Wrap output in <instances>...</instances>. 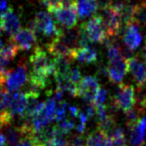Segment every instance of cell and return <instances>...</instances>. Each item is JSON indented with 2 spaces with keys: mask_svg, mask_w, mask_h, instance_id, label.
<instances>
[{
  "mask_svg": "<svg viewBox=\"0 0 146 146\" xmlns=\"http://www.w3.org/2000/svg\"><path fill=\"white\" fill-rule=\"evenodd\" d=\"M31 27L37 32L47 37H56L61 33V29L56 26L52 16L45 11H39L31 22Z\"/></svg>",
  "mask_w": 146,
  "mask_h": 146,
  "instance_id": "5",
  "label": "cell"
},
{
  "mask_svg": "<svg viewBox=\"0 0 146 146\" xmlns=\"http://www.w3.org/2000/svg\"><path fill=\"white\" fill-rule=\"evenodd\" d=\"M128 70L133 76V79L138 89H142L146 84V68L143 63L136 56H130L127 58Z\"/></svg>",
  "mask_w": 146,
  "mask_h": 146,
  "instance_id": "13",
  "label": "cell"
},
{
  "mask_svg": "<svg viewBox=\"0 0 146 146\" xmlns=\"http://www.w3.org/2000/svg\"><path fill=\"white\" fill-rule=\"evenodd\" d=\"M19 49L10 41V43L3 46L0 51V71L6 75L8 72V67L10 65L11 61L15 58V56L18 53Z\"/></svg>",
  "mask_w": 146,
  "mask_h": 146,
  "instance_id": "17",
  "label": "cell"
},
{
  "mask_svg": "<svg viewBox=\"0 0 146 146\" xmlns=\"http://www.w3.org/2000/svg\"><path fill=\"white\" fill-rule=\"evenodd\" d=\"M0 26L9 36H13L20 29V19L12 8H6L0 14Z\"/></svg>",
  "mask_w": 146,
  "mask_h": 146,
  "instance_id": "12",
  "label": "cell"
},
{
  "mask_svg": "<svg viewBox=\"0 0 146 146\" xmlns=\"http://www.w3.org/2000/svg\"><path fill=\"white\" fill-rule=\"evenodd\" d=\"M99 88L97 78L94 76H85L81 78L76 85L75 96L82 98L88 103H93Z\"/></svg>",
  "mask_w": 146,
  "mask_h": 146,
  "instance_id": "7",
  "label": "cell"
},
{
  "mask_svg": "<svg viewBox=\"0 0 146 146\" xmlns=\"http://www.w3.org/2000/svg\"><path fill=\"white\" fill-rule=\"evenodd\" d=\"M7 7V0H0V11H4Z\"/></svg>",
  "mask_w": 146,
  "mask_h": 146,
  "instance_id": "34",
  "label": "cell"
},
{
  "mask_svg": "<svg viewBox=\"0 0 146 146\" xmlns=\"http://www.w3.org/2000/svg\"><path fill=\"white\" fill-rule=\"evenodd\" d=\"M68 75H69V79L74 84H77L80 81V79H81V72H80L79 68H77V67L71 68Z\"/></svg>",
  "mask_w": 146,
  "mask_h": 146,
  "instance_id": "30",
  "label": "cell"
},
{
  "mask_svg": "<svg viewBox=\"0 0 146 146\" xmlns=\"http://www.w3.org/2000/svg\"><path fill=\"white\" fill-rule=\"evenodd\" d=\"M2 129H4V135L6 137V142L10 146H15L18 143L19 140L24 136L20 126H13L11 124H8V125L4 126Z\"/></svg>",
  "mask_w": 146,
  "mask_h": 146,
  "instance_id": "21",
  "label": "cell"
},
{
  "mask_svg": "<svg viewBox=\"0 0 146 146\" xmlns=\"http://www.w3.org/2000/svg\"><path fill=\"white\" fill-rule=\"evenodd\" d=\"M0 35H1V26H0Z\"/></svg>",
  "mask_w": 146,
  "mask_h": 146,
  "instance_id": "40",
  "label": "cell"
},
{
  "mask_svg": "<svg viewBox=\"0 0 146 146\" xmlns=\"http://www.w3.org/2000/svg\"><path fill=\"white\" fill-rule=\"evenodd\" d=\"M115 10L117 11L120 17L122 24L128 25L129 23L133 22V13H134V5L129 1H119L113 4Z\"/></svg>",
  "mask_w": 146,
  "mask_h": 146,
  "instance_id": "18",
  "label": "cell"
},
{
  "mask_svg": "<svg viewBox=\"0 0 146 146\" xmlns=\"http://www.w3.org/2000/svg\"><path fill=\"white\" fill-rule=\"evenodd\" d=\"M4 82H5V75L1 72V71H0V86L3 85Z\"/></svg>",
  "mask_w": 146,
  "mask_h": 146,
  "instance_id": "36",
  "label": "cell"
},
{
  "mask_svg": "<svg viewBox=\"0 0 146 146\" xmlns=\"http://www.w3.org/2000/svg\"><path fill=\"white\" fill-rule=\"evenodd\" d=\"M79 110H78L77 107H75V106H70L69 107V113H70V115L72 116V117L74 118H77L78 115H79Z\"/></svg>",
  "mask_w": 146,
  "mask_h": 146,
  "instance_id": "33",
  "label": "cell"
},
{
  "mask_svg": "<svg viewBox=\"0 0 146 146\" xmlns=\"http://www.w3.org/2000/svg\"><path fill=\"white\" fill-rule=\"evenodd\" d=\"M71 59L80 63L91 64L97 61L98 55L94 48H91L90 46H81L80 48H76L73 51Z\"/></svg>",
  "mask_w": 146,
  "mask_h": 146,
  "instance_id": "16",
  "label": "cell"
},
{
  "mask_svg": "<svg viewBox=\"0 0 146 146\" xmlns=\"http://www.w3.org/2000/svg\"><path fill=\"white\" fill-rule=\"evenodd\" d=\"M128 71L127 57L121 56L117 59L109 61L107 67V76L112 83H121L122 79Z\"/></svg>",
  "mask_w": 146,
  "mask_h": 146,
  "instance_id": "11",
  "label": "cell"
},
{
  "mask_svg": "<svg viewBox=\"0 0 146 146\" xmlns=\"http://www.w3.org/2000/svg\"><path fill=\"white\" fill-rule=\"evenodd\" d=\"M78 119H79V123L76 126V130L79 134L84 133L86 128V123H87L88 118L86 117V115L83 112H79V115H78Z\"/></svg>",
  "mask_w": 146,
  "mask_h": 146,
  "instance_id": "29",
  "label": "cell"
},
{
  "mask_svg": "<svg viewBox=\"0 0 146 146\" xmlns=\"http://www.w3.org/2000/svg\"><path fill=\"white\" fill-rule=\"evenodd\" d=\"M143 57H144V60H145V64H146V45H145V48H144V53H143Z\"/></svg>",
  "mask_w": 146,
  "mask_h": 146,
  "instance_id": "37",
  "label": "cell"
},
{
  "mask_svg": "<svg viewBox=\"0 0 146 146\" xmlns=\"http://www.w3.org/2000/svg\"><path fill=\"white\" fill-rule=\"evenodd\" d=\"M84 146H113L110 135L97 129L88 134Z\"/></svg>",
  "mask_w": 146,
  "mask_h": 146,
  "instance_id": "19",
  "label": "cell"
},
{
  "mask_svg": "<svg viewBox=\"0 0 146 146\" xmlns=\"http://www.w3.org/2000/svg\"><path fill=\"white\" fill-rule=\"evenodd\" d=\"M66 146H84V138L81 134L73 135L66 141Z\"/></svg>",
  "mask_w": 146,
  "mask_h": 146,
  "instance_id": "27",
  "label": "cell"
},
{
  "mask_svg": "<svg viewBox=\"0 0 146 146\" xmlns=\"http://www.w3.org/2000/svg\"><path fill=\"white\" fill-rule=\"evenodd\" d=\"M129 146H144L146 134V117H141L135 124L128 126Z\"/></svg>",
  "mask_w": 146,
  "mask_h": 146,
  "instance_id": "14",
  "label": "cell"
},
{
  "mask_svg": "<svg viewBox=\"0 0 146 146\" xmlns=\"http://www.w3.org/2000/svg\"><path fill=\"white\" fill-rule=\"evenodd\" d=\"M67 113V103L65 101H59L58 106H56V110H55V116L54 119L57 122H60L65 119Z\"/></svg>",
  "mask_w": 146,
  "mask_h": 146,
  "instance_id": "26",
  "label": "cell"
},
{
  "mask_svg": "<svg viewBox=\"0 0 146 146\" xmlns=\"http://www.w3.org/2000/svg\"><path fill=\"white\" fill-rule=\"evenodd\" d=\"M28 102V91H12L9 92V102H8V111L13 116H20L23 118L25 110Z\"/></svg>",
  "mask_w": 146,
  "mask_h": 146,
  "instance_id": "10",
  "label": "cell"
},
{
  "mask_svg": "<svg viewBox=\"0 0 146 146\" xmlns=\"http://www.w3.org/2000/svg\"><path fill=\"white\" fill-rule=\"evenodd\" d=\"M125 27L126 29L123 36V42L126 48L129 49L130 51H133L140 46L142 41V36L139 31V27L134 22L129 23Z\"/></svg>",
  "mask_w": 146,
  "mask_h": 146,
  "instance_id": "15",
  "label": "cell"
},
{
  "mask_svg": "<svg viewBox=\"0 0 146 146\" xmlns=\"http://www.w3.org/2000/svg\"><path fill=\"white\" fill-rule=\"evenodd\" d=\"M2 47H3V43H2V41H1V39H0V51H1Z\"/></svg>",
  "mask_w": 146,
  "mask_h": 146,
  "instance_id": "38",
  "label": "cell"
},
{
  "mask_svg": "<svg viewBox=\"0 0 146 146\" xmlns=\"http://www.w3.org/2000/svg\"><path fill=\"white\" fill-rule=\"evenodd\" d=\"M106 48H107V56L109 61L124 56L121 46L116 41H108L107 44H106Z\"/></svg>",
  "mask_w": 146,
  "mask_h": 146,
  "instance_id": "23",
  "label": "cell"
},
{
  "mask_svg": "<svg viewBox=\"0 0 146 146\" xmlns=\"http://www.w3.org/2000/svg\"><path fill=\"white\" fill-rule=\"evenodd\" d=\"M80 27L86 33L90 42L103 43L107 39L108 35L105 30V27H104L100 15L93 16L89 20L86 21V22L82 23V25Z\"/></svg>",
  "mask_w": 146,
  "mask_h": 146,
  "instance_id": "6",
  "label": "cell"
},
{
  "mask_svg": "<svg viewBox=\"0 0 146 146\" xmlns=\"http://www.w3.org/2000/svg\"><path fill=\"white\" fill-rule=\"evenodd\" d=\"M111 138L114 146H128L127 142H126L125 133H124L123 129L121 127H117L114 130L111 135Z\"/></svg>",
  "mask_w": 146,
  "mask_h": 146,
  "instance_id": "25",
  "label": "cell"
},
{
  "mask_svg": "<svg viewBox=\"0 0 146 146\" xmlns=\"http://www.w3.org/2000/svg\"><path fill=\"white\" fill-rule=\"evenodd\" d=\"M133 22L146 26V0L134 5Z\"/></svg>",
  "mask_w": 146,
  "mask_h": 146,
  "instance_id": "22",
  "label": "cell"
},
{
  "mask_svg": "<svg viewBox=\"0 0 146 146\" xmlns=\"http://www.w3.org/2000/svg\"><path fill=\"white\" fill-rule=\"evenodd\" d=\"M29 61L32 66V71L29 76L31 89L37 91L44 89L48 85L51 76H54V56L47 49L44 50L42 47L36 46L30 55Z\"/></svg>",
  "mask_w": 146,
  "mask_h": 146,
  "instance_id": "1",
  "label": "cell"
},
{
  "mask_svg": "<svg viewBox=\"0 0 146 146\" xmlns=\"http://www.w3.org/2000/svg\"><path fill=\"white\" fill-rule=\"evenodd\" d=\"M145 86H146V84H145ZM145 86H144V87H145ZM144 98L146 99V92H145V96H144Z\"/></svg>",
  "mask_w": 146,
  "mask_h": 146,
  "instance_id": "39",
  "label": "cell"
},
{
  "mask_svg": "<svg viewBox=\"0 0 146 146\" xmlns=\"http://www.w3.org/2000/svg\"><path fill=\"white\" fill-rule=\"evenodd\" d=\"M112 104L116 110L127 112L135 106V89L130 84L120 83L115 95L112 98Z\"/></svg>",
  "mask_w": 146,
  "mask_h": 146,
  "instance_id": "3",
  "label": "cell"
},
{
  "mask_svg": "<svg viewBox=\"0 0 146 146\" xmlns=\"http://www.w3.org/2000/svg\"><path fill=\"white\" fill-rule=\"evenodd\" d=\"M5 144H6V137L0 131V146H5Z\"/></svg>",
  "mask_w": 146,
  "mask_h": 146,
  "instance_id": "35",
  "label": "cell"
},
{
  "mask_svg": "<svg viewBox=\"0 0 146 146\" xmlns=\"http://www.w3.org/2000/svg\"><path fill=\"white\" fill-rule=\"evenodd\" d=\"M76 10L79 18L84 19L85 17L91 16L98 10L99 2L98 0H75Z\"/></svg>",
  "mask_w": 146,
  "mask_h": 146,
  "instance_id": "20",
  "label": "cell"
},
{
  "mask_svg": "<svg viewBox=\"0 0 146 146\" xmlns=\"http://www.w3.org/2000/svg\"><path fill=\"white\" fill-rule=\"evenodd\" d=\"M116 128H117L116 127V121L113 116H111V115H108L103 121L98 122L97 129L101 130L104 133L108 134V135H110V136L112 135V133H113V131Z\"/></svg>",
  "mask_w": 146,
  "mask_h": 146,
  "instance_id": "24",
  "label": "cell"
},
{
  "mask_svg": "<svg viewBox=\"0 0 146 146\" xmlns=\"http://www.w3.org/2000/svg\"><path fill=\"white\" fill-rule=\"evenodd\" d=\"M35 32L36 31L32 27L19 29L18 32H16L13 36H11V42L19 50H29L36 45L37 37Z\"/></svg>",
  "mask_w": 146,
  "mask_h": 146,
  "instance_id": "9",
  "label": "cell"
},
{
  "mask_svg": "<svg viewBox=\"0 0 146 146\" xmlns=\"http://www.w3.org/2000/svg\"><path fill=\"white\" fill-rule=\"evenodd\" d=\"M27 65L22 62L13 71H8L5 75V85L9 92L17 91L27 81Z\"/></svg>",
  "mask_w": 146,
  "mask_h": 146,
  "instance_id": "8",
  "label": "cell"
},
{
  "mask_svg": "<svg viewBox=\"0 0 146 146\" xmlns=\"http://www.w3.org/2000/svg\"><path fill=\"white\" fill-rule=\"evenodd\" d=\"M42 3L47 7L49 11H51L52 9L56 8V7L60 6L61 4L65 2V0H41Z\"/></svg>",
  "mask_w": 146,
  "mask_h": 146,
  "instance_id": "31",
  "label": "cell"
},
{
  "mask_svg": "<svg viewBox=\"0 0 146 146\" xmlns=\"http://www.w3.org/2000/svg\"><path fill=\"white\" fill-rule=\"evenodd\" d=\"M83 113L85 114L88 119L93 117V116L95 115V105H94L93 103H88L87 102V104H86L85 107H84Z\"/></svg>",
  "mask_w": 146,
  "mask_h": 146,
  "instance_id": "32",
  "label": "cell"
},
{
  "mask_svg": "<svg viewBox=\"0 0 146 146\" xmlns=\"http://www.w3.org/2000/svg\"><path fill=\"white\" fill-rule=\"evenodd\" d=\"M51 12L59 24L65 28H74L77 24V10H76L75 0H65L60 6L52 9Z\"/></svg>",
  "mask_w": 146,
  "mask_h": 146,
  "instance_id": "2",
  "label": "cell"
},
{
  "mask_svg": "<svg viewBox=\"0 0 146 146\" xmlns=\"http://www.w3.org/2000/svg\"><path fill=\"white\" fill-rule=\"evenodd\" d=\"M106 96H107V91H106L104 88H99L95 98H94L93 104L95 106L104 104V102H105V100H106Z\"/></svg>",
  "mask_w": 146,
  "mask_h": 146,
  "instance_id": "28",
  "label": "cell"
},
{
  "mask_svg": "<svg viewBox=\"0 0 146 146\" xmlns=\"http://www.w3.org/2000/svg\"><path fill=\"white\" fill-rule=\"evenodd\" d=\"M8 146H10V145H8Z\"/></svg>",
  "mask_w": 146,
  "mask_h": 146,
  "instance_id": "41",
  "label": "cell"
},
{
  "mask_svg": "<svg viewBox=\"0 0 146 146\" xmlns=\"http://www.w3.org/2000/svg\"><path fill=\"white\" fill-rule=\"evenodd\" d=\"M100 17L105 27V30L109 37H116L121 31L122 22L118 15L117 11L115 10L113 4L106 3L101 6V13Z\"/></svg>",
  "mask_w": 146,
  "mask_h": 146,
  "instance_id": "4",
  "label": "cell"
}]
</instances>
